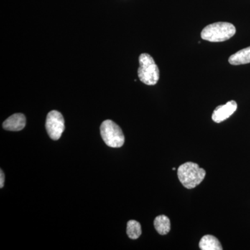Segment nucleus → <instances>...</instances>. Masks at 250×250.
Listing matches in <instances>:
<instances>
[{
	"label": "nucleus",
	"instance_id": "8",
	"mask_svg": "<svg viewBox=\"0 0 250 250\" xmlns=\"http://www.w3.org/2000/svg\"><path fill=\"white\" fill-rule=\"evenodd\" d=\"M229 62L233 65H244V64L250 63V46L232 54L229 58Z\"/></svg>",
	"mask_w": 250,
	"mask_h": 250
},
{
	"label": "nucleus",
	"instance_id": "2",
	"mask_svg": "<svg viewBox=\"0 0 250 250\" xmlns=\"http://www.w3.org/2000/svg\"><path fill=\"white\" fill-rule=\"evenodd\" d=\"M236 31V27L231 23L215 22L204 28L201 37L209 42H223L233 37Z\"/></svg>",
	"mask_w": 250,
	"mask_h": 250
},
{
	"label": "nucleus",
	"instance_id": "5",
	"mask_svg": "<svg viewBox=\"0 0 250 250\" xmlns=\"http://www.w3.org/2000/svg\"><path fill=\"white\" fill-rule=\"evenodd\" d=\"M45 126L51 139L54 141L60 139L65 130V121L62 113L57 111L49 112L46 119Z\"/></svg>",
	"mask_w": 250,
	"mask_h": 250
},
{
	"label": "nucleus",
	"instance_id": "3",
	"mask_svg": "<svg viewBox=\"0 0 250 250\" xmlns=\"http://www.w3.org/2000/svg\"><path fill=\"white\" fill-rule=\"evenodd\" d=\"M140 66L138 76L140 80L148 85H155L159 80V69L154 59L149 54L143 53L139 57Z\"/></svg>",
	"mask_w": 250,
	"mask_h": 250
},
{
	"label": "nucleus",
	"instance_id": "12",
	"mask_svg": "<svg viewBox=\"0 0 250 250\" xmlns=\"http://www.w3.org/2000/svg\"><path fill=\"white\" fill-rule=\"evenodd\" d=\"M4 172H3L2 170H1V171H0V188H2L4 187Z\"/></svg>",
	"mask_w": 250,
	"mask_h": 250
},
{
	"label": "nucleus",
	"instance_id": "9",
	"mask_svg": "<svg viewBox=\"0 0 250 250\" xmlns=\"http://www.w3.org/2000/svg\"><path fill=\"white\" fill-rule=\"evenodd\" d=\"M200 249L202 250H222L221 244L216 237L211 235H206L202 237L199 243Z\"/></svg>",
	"mask_w": 250,
	"mask_h": 250
},
{
	"label": "nucleus",
	"instance_id": "4",
	"mask_svg": "<svg viewBox=\"0 0 250 250\" xmlns=\"http://www.w3.org/2000/svg\"><path fill=\"white\" fill-rule=\"evenodd\" d=\"M100 133L103 141L110 147H121L125 143V136L121 128L111 120L102 123Z\"/></svg>",
	"mask_w": 250,
	"mask_h": 250
},
{
	"label": "nucleus",
	"instance_id": "1",
	"mask_svg": "<svg viewBox=\"0 0 250 250\" xmlns=\"http://www.w3.org/2000/svg\"><path fill=\"white\" fill-rule=\"evenodd\" d=\"M177 175L184 187L192 189L201 184L205 179L206 171L195 163L187 162L179 166Z\"/></svg>",
	"mask_w": 250,
	"mask_h": 250
},
{
	"label": "nucleus",
	"instance_id": "6",
	"mask_svg": "<svg viewBox=\"0 0 250 250\" xmlns=\"http://www.w3.org/2000/svg\"><path fill=\"white\" fill-rule=\"evenodd\" d=\"M238 105L236 102L231 100L226 104L220 105L215 108L212 114V120L216 123H220L228 119L236 111Z\"/></svg>",
	"mask_w": 250,
	"mask_h": 250
},
{
	"label": "nucleus",
	"instance_id": "10",
	"mask_svg": "<svg viewBox=\"0 0 250 250\" xmlns=\"http://www.w3.org/2000/svg\"><path fill=\"white\" fill-rule=\"evenodd\" d=\"M154 228L157 232L161 235H166L170 231V220L165 215H161L156 217L154 222Z\"/></svg>",
	"mask_w": 250,
	"mask_h": 250
},
{
	"label": "nucleus",
	"instance_id": "11",
	"mask_svg": "<svg viewBox=\"0 0 250 250\" xmlns=\"http://www.w3.org/2000/svg\"><path fill=\"white\" fill-rule=\"evenodd\" d=\"M126 233L131 239H137L142 233L141 224L136 220H129L127 223Z\"/></svg>",
	"mask_w": 250,
	"mask_h": 250
},
{
	"label": "nucleus",
	"instance_id": "7",
	"mask_svg": "<svg viewBox=\"0 0 250 250\" xmlns=\"http://www.w3.org/2000/svg\"><path fill=\"white\" fill-rule=\"evenodd\" d=\"M25 125V116L22 113H16L3 123V128L8 131H18L24 129Z\"/></svg>",
	"mask_w": 250,
	"mask_h": 250
}]
</instances>
